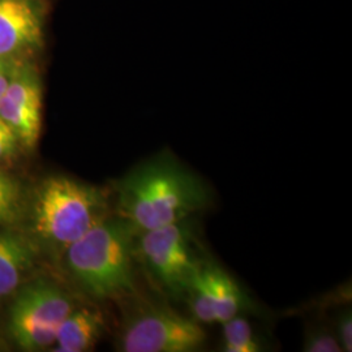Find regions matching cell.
I'll use <instances>...</instances> for the list:
<instances>
[{"label":"cell","mask_w":352,"mask_h":352,"mask_svg":"<svg viewBox=\"0 0 352 352\" xmlns=\"http://www.w3.org/2000/svg\"><path fill=\"white\" fill-rule=\"evenodd\" d=\"M118 215L149 231L187 219L210 204L200 177L170 154L140 164L116 183Z\"/></svg>","instance_id":"obj_1"},{"label":"cell","mask_w":352,"mask_h":352,"mask_svg":"<svg viewBox=\"0 0 352 352\" xmlns=\"http://www.w3.org/2000/svg\"><path fill=\"white\" fill-rule=\"evenodd\" d=\"M138 228L123 217H106L63 252L64 265L77 286L94 299L135 291Z\"/></svg>","instance_id":"obj_2"},{"label":"cell","mask_w":352,"mask_h":352,"mask_svg":"<svg viewBox=\"0 0 352 352\" xmlns=\"http://www.w3.org/2000/svg\"><path fill=\"white\" fill-rule=\"evenodd\" d=\"M103 190L68 176L43 180L34 195L32 223L38 239L63 253L107 217Z\"/></svg>","instance_id":"obj_3"},{"label":"cell","mask_w":352,"mask_h":352,"mask_svg":"<svg viewBox=\"0 0 352 352\" xmlns=\"http://www.w3.org/2000/svg\"><path fill=\"white\" fill-rule=\"evenodd\" d=\"M192 223L187 219L168 226L140 231L136 258L164 294L184 298L190 282L205 263L197 256Z\"/></svg>","instance_id":"obj_4"},{"label":"cell","mask_w":352,"mask_h":352,"mask_svg":"<svg viewBox=\"0 0 352 352\" xmlns=\"http://www.w3.org/2000/svg\"><path fill=\"white\" fill-rule=\"evenodd\" d=\"M17 291L8 316L11 338L24 351L49 350L77 305L60 286L47 279H36Z\"/></svg>","instance_id":"obj_5"},{"label":"cell","mask_w":352,"mask_h":352,"mask_svg":"<svg viewBox=\"0 0 352 352\" xmlns=\"http://www.w3.org/2000/svg\"><path fill=\"white\" fill-rule=\"evenodd\" d=\"M206 334L193 318L158 302H140L122 325L118 350L123 352H193Z\"/></svg>","instance_id":"obj_6"},{"label":"cell","mask_w":352,"mask_h":352,"mask_svg":"<svg viewBox=\"0 0 352 352\" xmlns=\"http://www.w3.org/2000/svg\"><path fill=\"white\" fill-rule=\"evenodd\" d=\"M43 45L41 0H0V58L11 60Z\"/></svg>","instance_id":"obj_7"},{"label":"cell","mask_w":352,"mask_h":352,"mask_svg":"<svg viewBox=\"0 0 352 352\" xmlns=\"http://www.w3.org/2000/svg\"><path fill=\"white\" fill-rule=\"evenodd\" d=\"M37 248L13 231H0V300L20 289L34 266Z\"/></svg>","instance_id":"obj_8"},{"label":"cell","mask_w":352,"mask_h":352,"mask_svg":"<svg viewBox=\"0 0 352 352\" xmlns=\"http://www.w3.org/2000/svg\"><path fill=\"white\" fill-rule=\"evenodd\" d=\"M104 321L101 314L87 307H76L59 327L52 346L55 352H85L101 340Z\"/></svg>","instance_id":"obj_9"},{"label":"cell","mask_w":352,"mask_h":352,"mask_svg":"<svg viewBox=\"0 0 352 352\" xmlns=\"http://www.w3.org/2000/svg\"><path fill=\"white\" fill-rule=\"evenodd\" d=\"M205 269L212 291L217 322L223 324L227 320L241 315L251 308V302L239 285L221 266L205 263Z\"/></svg>","instance_id":"obj_10"},{"label":"cell","mask_w":352,"mask_h":352,"mask_svg":"<svg viewBox=\"0 0 352 352\" xmlns=\"http://www.w3.org/2000/svg\"><path fill=\"white\" fill-rule=\"evenodd\" d=\"M0 118L12 128L20 144L29 149L36 146L41 133L42 113H34L3 96L0 98Z\"/></svg>","instance_id":"obj_11"},{"label":"cell","mask_w":352,"mask_h":352,"mask_svg":"<svg viewBox=\"0 0 352 352\" xmlns=\"http://www.w3.org/2000/svg\"><path fill=\"white\" fill-rule=\"evenodd\" d=\"M26 109L42 113V90L37 75L28 67H14L11 82L6 94Z\"/></svg>","instance_id":"obj_12"},{"label":"cell","mask_w":352,"mask_h":352,"mask_svg":"<svg viewBox=\"0 0 352 352\" xmlns=\"http://www.w3.org/2000/svg\"><path fill=\"white\" fill-rule=\"evenodd\" d=\"M187 299L189 309L193 315V320L204 324L217 322L215 312H214L213 298L209 279L205 269V263L201 265L196 277L190 282L188 289L184 294Z\"/></svg>","instance_id":"obj_13"},{"label":"cell","mask_w":352,"mask_h":352,"mask_svg":"<svg viewBox=\"0 0 352 352\" xmlns=\"http://www.w3.org/2000/svg\"><path fill=\"white\" fill-rule=\"evenodd\" d=\"M223 351L258 352L263 346L256 338L252 325L243 316H235L223 324Z\"/></svg>","instance_id":"obj_14"},{"label":"cell","mask_w":352,"mask_h":352,"mask_svg":"<svg viewBox=\"0 0 352 352\" xmlns=\"http://www.w3.org/2000/svg\"><path fill=\"white\" fill-rule=\"evenodd\" d=\"M21 189L19 183L0 171V226L11 225L21 213Z\"/></svg>","instance_id":"obj_15"},{"label":"cell","mask_w":352,"mask_h":352,"mask_svg":"<svg viewBox=\"0 0 352 352\" xmlns=\"http://www.w3.org/2000/svg\"><path fill=\"white\" fill-rule=\"evenodd\" d=\"M302 351L340 352L342 347L333 330L325 327H314L305 334Z\"/></svg>","instance_id":"obj_16"},{"label":"cell","mask_w":352,"mask_h":352,"mask_svg":"<svg viewBox=\"0 0 352 352\" xmlns=\"http://www.w3.org/2000/svg\"><path fill=\"white\" fill-rule=\"evenodd\" d=\"M334 334L340 342L342 351H352V317L351 311H343L337 321Z\"/></svg>","instance_id":"obj_17"},{"label":"cell","mask_w":352,"mask_h":352,"mask_svg":"<svg viewBox=\"0 0 352 352\" xmlns=\"http://www.w3.org/2000/svg\"><path fill=\"white\" fill-rule=\"evenodd\" d=\"M19 139L12 128L0 118V161L12 157L17 149Z\"/></svg>","instance_id":"obj_18"},{"label":"cell","mask_w":352,"mask_h":352,"mask_svg":"<svg viewBox=\"0 0 352 352\" xmlns=\"http://www.w3.org/2000/svg\"><path fill=\"white\" fill-rule=\"evenodd\" d=\"M13 69H14V67L8 63L7 59L0 58V98L6 94L7 88H8L10 82H11Z\"/></svg>","instance_id":"obj_19"},{"label":"cell","mask_w":352,"mask_h":352,"mask_svg":"<svg viewBox=\"0 0 352 352\" xmlns=\"http://www.w3.org/2000/svg\"><path fill=\"white\" fill-rule=\"evenodd\" d=\"M7 350H8V343L0 336V351H7Z\"/></svg>","instance_id":"obj_20"}]
</instances>
